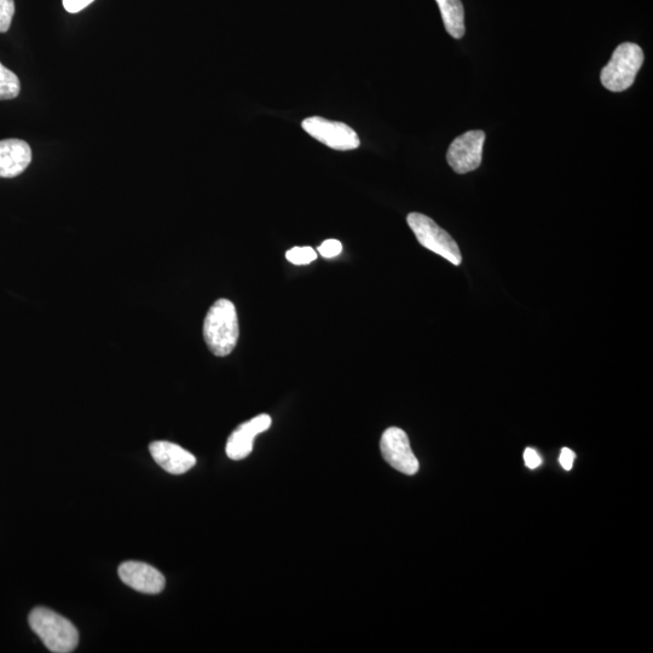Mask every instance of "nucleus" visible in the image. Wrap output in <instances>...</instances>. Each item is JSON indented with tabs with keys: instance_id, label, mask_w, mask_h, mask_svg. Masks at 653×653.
<instances>
[{
	"instance_id": "nucleus-1",
	"label": "nucleus",
	"mask_w": 653,
	"mask_h": 653,
	"mask_svg": "<svg viewBox=\"0 0 653 653\" xmlns=\"http://www.w3.org/2000/svg\"><path fill=\"white\" fill-rule=\"evenodd\" d=\"M240 335L238 312L233 302L219 299L208 310L204 322V339L212 354L225 357L234 351Z\"/></svg>"
},
{
	"instance_id": "nucleus-2",
	"label": "nucleus",
	"mask_w": 653,
	"mask_h": 653,
	"mask_svg": "<svg viewBox=\"0 0 653 653\" xmlns=\"http://www.w3.org/2000/svg\"><path fill=\"white\" fill-rule=\"evenodd\" d=\"M32 631L38 635L51 652L69 653L75 650L79 643L77 628L67 618L46 609H34L30 617Z\"/></svg>"
},
{
	"instance_id": "nucleus-3",
	"label": "nucleus",
	"mask_w": 653,
	"mask_h": 653,
	"mask_svg": "<svg viewBox=\"0 0 653 653\" xmlns=\"http://www.w3.org/2000/svg\"><path fill=\"white\" fill-rule=\"evenodd\" d=\"M643 63V49L634 43H623L618 46L608 65L603 68L600 79L606 89L622 92L631 88Z\"/></svg>"
},
{
	"instance_id": "nucleus-4",
	"label": "nucleus",
	"mask_w": 653,
	"mask_h": 653,
	"mask_svg": "<svg viewBox=\"0 0 653 653\" xmlns=\"http://www.w3.org/2000/svg\"><path fill=\"white\" fill-rule=\"evenodd\" d=\"M407 222L421 246L435 252L454 265L461 264L462 257L458 244L430 217L421 215V213H410Z\"/></svg>"
},
{
	"instance_id": "nucleus-5",
	"label": "nucleus",
	"mask_w": 653,
	"mask_h": 653,
	"mask_svg": "<svg viewBox=\"0 0 653 653\" xmlns=\"http://www.w3.org/2000/svg\"><path fill=\"white\" fill-rule=\"evenodd\" d=\"M302 127L306 134L334 150H352L360 147V137L349 125L321 117L305 119Z\"/></svg>"
},
{
	"instance_id": "nucleus-6",
	"label": "nucleus",
	"mask_w": 653,
	"mask_h": 653,
	"mask_svg": "<svg viewBox=\"0 0 653 653\" xmlns=\"http://www.w3.org/2000/svg\"><path fill=\"white\" fill-rule=\"evenodd\" d=\"M381 454L390 466L404 475L413 476L419 471V461L410 448L407 433L398 427H390L380 442Z\"/></svg>"
},
{
	"instance_id": "nucleus-7",
	"label": "nucleus",
	"mask_w": 653,
	"mask_h": 653,
	"mask_svg": "<svg viewBox=\"0 0 653 653\" xmlns=\"http://www.w3.org/2000/svg\"><path fill=\"white\" fill-rule=\"evenodd\" d=\"M485 134L481 130L468 131L450 144L447 160L456 173L475 171L482 164Z\"/></svg>"
},
{
	"instance_id": "nucleus-8",
	"label": "nucleus",
	"mask_w": 653,
	"mask_h": 653,
	"mask_svg": "<svg viewBox=\"0 0 653 653\" xmlns=\"http://www.w3.org/2000/svg\"><path fill=\"white\" fill-rule=\"evenodd\" d=\"M119 577L125 585L137 592L159 594L164 591L165 577L152 565L140 562H125L119 566Z\"/></svg>"
},
{
	"instance_id": "nucleus-9",
	"label": "nucleus",
	"mask_w": 653,
	"mask_h": 653,
	"mask_svg": "<svg viewBox=\"0 0 653 653\" xmlns=\"http://www.w3.org/2000/svg\"><path fill=\"white\" fill-rule=\"evenodd\" d=\"M271 418L267 414L256 416L236 429L228 439L227 455L229 459L239 461L252 453L254 438L270 429Z\"/></svg>"
},
{
	"instance_id": "nucleus-10",
	"label": "nucleus",
	"mask_w": 653,
	"mask_h": 653,
	"mask_svg": "<svg viewBox=\"0 0 653 653\" xmlns=\"http://www.w3.org/2000/svg\"><path fill=\"white\" fill-rule=\"evenodd\" d=\"M149 450L156 464L171 475H183L196 465L195 456L175 443L153 442Z\"/></svg>"
},
{
	"instance_id": "nucleus-11",
	"label": "nucleus",
	"mask_w": 653,
	"mask_h": 653,
	"mask_svg": "<svg viewBox=\"0 0 653 653\" xmlns=\"http://www.w3.org/2000/svg\"><path fill=\"white\" fill-rule=\"evenodd\" d=\"M32 161L30 144L21 140L0 141V178H14L25 172Z\"/></svg>"
},
{
	"instance_id": "nucleus-12",
	"label": "nucleus",
	"mask_w": 653,
	"mask_h": 653,
	"mask_svg": "<svg viewBox=\"0 0 653 653\" xmlns=\"http://www.w3.org/2000/svg\"><path fill=\"white\" fill-rule=\"evenodd\" d=\"M441 10L444 27L455 39L465 36V10L461 0H436Z\"/></svg>"
},
{
	"instance_id": "nucleus-13",
	"label": "nucleus",
	"mask_w": 653,
	"mask_h": 653,
	"mask_svg": "<svg viewBox=\"0 0 653 653\" xmlns=\"http://www.w3.org/2000/svg\"><path fill=\"white\" fill-rule=\"evenodd\" d=\"M21 90L20 80L14 72L0 63V101L14 100Z\"/></svg>"
},
{
	"instance_id": "nucleus-14",
	"label": "nucleus",
	"mask_w": 653,
	"mask_h": 653,
	"mask_svg": "<svg viewBox=\"0 0 653 653\" xmlns=\"http://www.w3.org/2000/svg\"><path fill=\"white\" fill-rule=\"evenodd\" d=\"M286 258L294 265H306L317 259V253L311 247H293L286 253Z\"/></svg>"
},
{
	"instance_id": "nucleus-15",
	"label": "nucleus",
	"mask_w": 653,
	"mask_h": 653,
	"mask_svg": "<svg viewBox=\"0 0 653 653\" xmlns=\"http://www.w3.org/2000/svg\"><path fill=\"white\" fill-rule=\"evenodd\" d=\"M15 15L14 0H0V33H7Z\"/></svg>"
},
{
	"instance_id": "nucleus-16",
	"label": "nucleus",
	"mask_w": 653,
	"mask_h": 653,
	"mask_svg": "<svg viewBox=\"0 0 653 653\" xmlns=\"http://www.w3.org/2000/svg\"><path fill=\"white\" fill-rule=\"evenodd\" d=\"M317 250H319V253L323 258L331 259L342 253L343 245L339 240L329 239L323 242Z\"/></svg>"
},
{
	"instance_id": "nucleus-17",
	"label": "nucleus",
	"mask_w": 653,
	"mask_h": 653,
	"mask_svg": "<svg viewBox=\"0 0 653 653\" xmlns=\"http://www.w3.org/2000/svg\"><path fill=\"white\" fill-rule=\"evenodd\" d=\"M94 0H62L63 7L71 14H77L79 11L88 8Z\"/></svg>"
},
{
	"instance_id": "nucleus-18",
	"label": "nucleus",
	"mask_w": 653,
	"mask_h": 653,
	"mask_svg": "<svg viewBox=\"0 0 653 653\" xmlns=\"http://www.w3.org/2000/svg\"><path fill=\"white\" fill-rule=\"evenodd\" d=\"M575 459V453L568 448H564L559 456L560 465H562L565 471H571L572 466H574Z\"/></svg>"
},
{
	"instance_id": "nucleus-19",
	"label": "nucleus",
	"mask_w": 653,
	"mask_h": 653,
	"mask_svg": "<svg viewBox=\"0 0 653 653\" xmlns=\"http://www.w3.org/2000/svg\"><path fill=\"white\" fill-rule=\"evenodd\" d=\"M524 461H525V465L531 468V470H535V468L539 467L542 462L540 455L536 453V450L531 448L525 450Z\"/></svg>"
}]
</instances>
